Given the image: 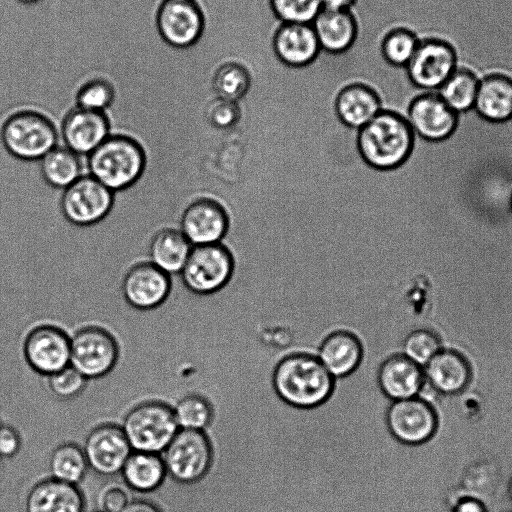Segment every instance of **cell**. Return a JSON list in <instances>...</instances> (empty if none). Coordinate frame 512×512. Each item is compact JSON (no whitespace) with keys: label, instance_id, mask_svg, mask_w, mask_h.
Segmentation results:
<instances>
[{"label":"cell","instance_id":"cell-10","mask_svg":"<svg viewBox=\"0 0 512 512\" xmlns=\"http://www.w3.org/2000/svg\"><path fill=\"white\" fill-rule=\"evenodd\" d=\"M114 200V192L87 173L63 190L60 210L71 224L88 227L110 213Z\"/></svg>","mask_w":512,"mask_h":512},{"label":"cell","instance_id":"cell-7","mask_svg":"<svg viewBox=\"0 0 512 512\" xmlns=\"http://www.w3.org/2000/svg\"><path fill=\"white\" fill-rule=\"evenodd\" d=\"M234 268V256L223 243L197 245L192 247L179 275L191 293L211 296L228 285Z\"/></svg>","mask_w":512,"mask_h":512},{"label":"cell","instance_id":"cell-11","mask_svg":"<svg viewBox=\"0 0 512 512\" xmlns=\"http://www.w3.org/2000/svg\"><path fill=\"white\" fill-rule=\"evenodd\" d=\"M79 445L84 451L89 469L103 478L119 476L132 452L121 426L112 422L93 426Z\"/></svg>","mask_w":512,"mask_h":512},{"label":"cell","instance_id":"cell-48","mask_svg":"<svg viewBox=\"0 0 512 512\" xmlns=\"http://www.w3.org/2000/svg\"><path fill=\"white\" fill-rule=\"evenodd\" d=\"M504 512H512V508H510V509H508V510H506Z\"/></svg>","mask_w":512,"mask_h":512},{"label":"cell","instance_id":"cell-49","mask_svg":"<svg viewBox=\"0 0 512 512\" xmlns=\"http://www.w3.org/2000/svg\"><path fill=\"white\" fill-rule=\"evenodd\" d=\"M511 209H512V197H511Z\"/></svg>","mask_w":512,"mask_h":512},{"label":"cell","instance_id":"cell-47","mask_svg":"<svg viewBox=\"0 0 512 512\" xmlns=\"http://www.w3.org/2000/svg\"><path fill=\"white\" fill-rule=\"evenodd\" d=\"M90 512H102V511L96 509V510H93V511H90Z\"/></svg>","mask_w":512,"mask_h":512},{"label":"cell","instance_id":"cell-17","mask_svg":"<svg viewBox=\"0 0 512 512\" xmlns=\"http://www.w3.org/2000/svg\"><path fill=\"white\" fill-rule=\"evenodd\" d=\"M457 115L437 92H422L410 102L406 119L421 138L441 141L454 131Z\"/></svg>","mask_w":512,"mask_h":512},{"label":"cell","instance_id":"cell-35","mask_svg":"<svg viewBox=\"0 0 512 512\" xmlns=\"http://www.w3.org/2000/svg\"><path fill=\"white\" fill-rule=\"evenodd\" d=\"M442 349L439 337L427 329L410 332L402 344V354L422 368Z\"/></svg>","mask_w":512,"mask_h":512},{"label":"cell","instance_id":"cell-36","mask_svg":"<svg viewBox=\"0 0 512 512\" xmlns=\"http://www.w3.org/2000/svg\"><path fill=\"white\" fill-rule=\"evenodd\" d=\"M115 90L112 84L102 78H94L83 83L76 93V106L79 108L105 112L114 102Z\"/></svg>","mask_w":512,"mask_h":512},{"label":"cell","instance_id":"cell-20","mask_svg":"<svg viewBox=\"0 0 512 512\" xmlns=\"http://www.w3.org/2000/svg\"><path fill=\"white\" fill-rule=\"evenodd\" d=\"M424 385L438 395L451 397L463 392L471 381V368L458 352L442 348L424 367Z\"/></svg>","mask_w":512,"mask_h":512},{"label":"cell","instance_id":"cell-22","mask_svg":"<svg viewBox=\"0 0 512 512\" xmlns=\"http://www.w3.org/2000/svg\"><path fill=\"white\" fill-rule=\"evenodd\" d=\"M334 108L342 124L358 131L383 109V102L372 87L364 83H352L338 92Z\"/></svg>","mask_w":512,"mask_h":512},{"label":"cell","instance_id":"cell-50","mask_svg":"<svg viewBox=\"0 0 512 512\" xmlns=\"http://www.w3.org/2000/svg\"><path fill=\"white\" fill-rule=\"evenodd\" d=\"M0 478H1V467H0Z\"/></svg>","mask_w":512,"mask_h":512},{"label":"cell","instance_id":"cell-37","mask_svg":"<svg viewBox=\"0 0 512 512\" xmlns=\"http://www.w3.org/2000/svg\"><path fill=\"white\" fill-rule=\"evenodd\" d=\"M269 4L282 23L312 24L322 9L320 0H269Z\"/></svg>","mask_w":512,"mask_h":512},{"label":"cell","instance_id":"cell-3","mask_svg":"<svg viewBox=\"0 0 512 512\" xmlns=\"http://www.w3.org/2000/svg\"><path fill=\"white\" fill-rule=\"evenodd\" d=\"M334 378L315 356L293 355L275 369L273 383L286 403L309 408L323 403L330 395Z\"/></svg>","mask_w":512,"mask_h":512},{"label":"cell","instance_id":"cell-6","mask_svg":"<svg viewBox=\"0 0 512 512\" xmlns=\"http://www.w3.org/2000/svg\"><path fill=\"white\" fill-rule=\"evenodd\" d=\"M70 335V365L88 380L109 374L119 358L115 336L104 326L87 322L74 329L64 328Z\"/></svg>","mask_w":512,"mask_h":512},{"label":"cell","instance_id":"cell-28","mask_svg":"<svg viewBox=\"0 0 512 512\" xmlns=\"http://www.w3.org/2000/svg\"><path fill=\"white\" fill-rule=\"evenodd\" d=\"M359 341L350 333L335 332L321 345L317 358L333 378L353 372L361 359Z\"/></svg>","mask_w":512,"mask_h":512},{"label":"cell","instance_id":"cell-2","mask_svg":"<svg viewBox=\"0 0 512 512\" xmlns=\"http://www.w3.org/2000/svg\"><path fill=\"white\" fill-rule=\"evenodd\" d=\"M147 164L142 144L126 134H110L87 156L88 174L111 191L133 186L143 175Z\"/></svg>","mask_w":512,"mask_h":512},{"label":"cell","instance_id":"cell-9","mask_svg":"<svg viewBox=\"0 0 512 512\" xmlns=\"http://www.w3.org/2000/svg\"><path fill=\"white\" fill-rule=\"evenodd\" d=\"M167 476L180 484L202 479L212 461V449L204 431L179 429L160 454Z\"/></svg>","mask_w":512,"mask_h":512},{"label":"cell","instance_id":"cell-34","mask_svg":"<svg viewBox=\"0 0 512 512\" xmlns=\"http://www.w3.org/2000/svg\"><path fill=\"white\" fill-rule=\"evenodd\" d=\"M212 85L218 98L239 102L250 89L251 76L245 66L228 62L216 70Z\"/></svg>","mask_w":512,"mask_h":512},{"label":"cell","instance_id":"cell-29","mask_svg":"<svg viewBox=\"0 0 512 512\" xmlns=\"http://www.w3.org/2000/svg\"><path fill=\"white\" fill-rule=\"evenodd\" d=\"M89 471L84 451L78 443L61 442L48 454L46 473L55 480L80 485Z\"/></svg>","mask_w":512,"mask_h":512},{"label":"cell","instance_id":"cell-42","mask_svg":"<svg viewBox=\"0 0 512 512\" xmlns=\"http://www.w3.org/2000/svg\"><path fill=\"white\" fill-rule=\"evenodd\" d=\"M123 512H164V509L149 498L133 495V499Z\"/></svg>","mask_w":512,"mask_h":512},{"label":"cell","instance_id":"cell-44","mask_svg":"<svg viewBox=\"0 0 512 512\" xmlns=\"http://www.w3.org/2000/svg\"><path fill=\"white\" fill-rule=\"evenodd\" d=\"M322 8L331 10H350L357 0H320Z\"/></svg>","mask_w":512,"mask_h":512},{"label":"cell","instance_id":"cell-33","mask_svg":"<svg viewBox=\"0 0 512 512\" xmlns=\"http://www.w3.org/2000/svg\"><path fill=\"white\" fill-rule=\"evenodd\" d=\"M420 39L405 27H392L380 42V52L387 65L405 68L413 57Z\"/></svg>","mask_w":512,"mask_h":512},{"label":"cell","instance_id":"cell-14","mask_svg":"<svg viewBox=\"0 0 512 512\" xmlns=\"http://www.w3.org/2000/svg\"><path fill=\"white\" fill-rule=\"evenodd\" d=\"M171 289V276L150 261L131 266L121 284L125 302L137 311H152L161 307L169 298Z\"/></svg>","mask_w":512,"mask_h":512},{"label":"cell","instance_id":"cell-43","mask_svg":"<svg viewBox=\"0 0 512 512\" xmlns=\"http://www.w3.org/2000/svg\"><path fill=\"white\" fill-rule=\"evenodd\" d=\"M449 512H489L484 503L473 497H461L453 503Z\"/></svg>","mask_w":512,"mask_h":512},{"label":"cell","instance_id":"cell-38","mask_svg":"<svg viewBox=\"0 0 512 512\" xmlns=\"http://www.w3.org/2000/svg\"><path fill=\"white\" fill-rule=\"evenodd\" d=\"M47 391L55 398L60 400L74 399L85 390L88 379L84 377L71 365L64 369L44 376Z\"/></svg>","mask_w":512,"mask_h":512},{"label":"cell","instance_id":"cell-27","mask_svg":"<svg viewBox=\"0 0 512 512\" xmlns=\"http://www.w3.org/2000/svg\"><path fill=\"white\" fill-rule=\"evenodd\" d=\"M193 245L179 228L158 230L149 244V261L168 275L180 274Z\"/></svg>","mask_w":512,"mask_h":512},{"label":"cell","instance_id":"cell-21","mask_svg":"<svg viewBox=\"0 0 512 512\" xmlns=\"http://www.w3.org/2000/svg\"><path fill=\"white\" fill-rule=\"evenodd\" d=\"M272 45L276 57L293 68L310 65L321 51L312 24L282 23L273 35Z\"/></svg>","mask_w":512,"mask_h":512},{"label":"cell","instance_id":"cell-25","mask_svg":"<svg viewBox=\"0 0 512 512\" xmlns=\"http://www.w3.org/2000/svg\"><path fill=\"white\" fill-rule=\"evenodd\" d=\"M474 110L491 122H503L512 118V79L500 73L481 77Z\"/></svg>","mask_w":512,"mask_h":512},{"label":"cell","instance_id":"cell-39","mask_svg":"<svg viewBox=\"0 0 512 512\" xmlns=\"http://www.w3.org/2000/svg\"><path fill=\"white\" fill-rule=\"evenodd\" d=\"M115 478H107L96 494L98 510L102 512H123L133 499L132 491Z\"/></svg>","mask_w":512,"mask_h":512},{"label":"cell","instance_id":"cell-18","mask_svg":"<svg viewBox=\"0 0 512 512\" xmlns=\"http://www.w3.org/2000/svg\"><path fill=\"white\" fill-rule=\"evenodd\" d=\"M60 134L65 147L88 156L111 134L110 119L106 112L76 106L64 116Z\"/></svg>","mask_w":512,"mask_h":512},{"label":"cell","instance_id":"cell-19","mask_svg":"<svg viewBox=\"0 0 512 512\" xmlns=\"http://www.w3.org/2000/svg\"><path fill=\"white\" fill-rule=\"evenodd\" d=\"M86 499L82 488L42 477L34 481L25 496V512H85Z\"/></svg>","mask_w":512,"mask_h":512},{"label":"cell","instance_id":"cell-15","mask_svg":"<svg viewBox=\"0 0 512 512\" xmlns=\"http://www.w3.org/2000/svg\"><path fill=\"white\" fill-rule=\"evenodd\" d=\"M438 420L433 407L419 396L393 401L387 425L393 437L407 445H419L434 435Z\"/></svg>","mask_w":512,"mask_h":512},{"label":"cell","instance_id":"cell-16","mask_svg":"<svg viewBox=\"0 0 512 512\" xmlns=\"http://www.w3.org/2000/svg\"><path fill=\"white\" fill-rule=\"evenodd\" d=\"M179 224L193 246L221 243L229 230V215L217 200L200 197L185 207Z\"/></svg>","mask_w":512,"mask_h":512},{"label":"cell","instance_id":"cell-23","mask_svg":"<svg viewBox=\"0 0 512 512\" xmlns=\"http://www.w3.org/2000/svg\"><path fill=\"white\" fill-rule=\"evenodd\" d=\"M312 27L321 50L330 54H342L354 44L358 34L357 20L350 10L322 8Z\"/></svg>","mask_w":512,"mask_h":512},{"label":"cell","instance_id":"cell-8","mask_svg":"<svg viewBox=\"0 0 512 512\" xmlns=\"http://www.w3.org/2000/svg\"><path fill=\"white\" fill-rule=\"evenodd\" d=\"M21 335L24 360L35 373L49 376L70 365V335L62 326L40 321Z\"/></svg>","mask_w":512,"mask_h":512},{"label":"cell","instance_id":"cell-5","mask_svg":"<svg viewBox=\"0 0 512 512\" xmlns=\"http://www.w3.org/2000/svg\"><path fill=\"white\" fill-rule=\"evenodd\" d=\"M0 138L6 151L24 161L41 160L58 145L59 133L53 121L35 110H21L3 122Z\"/></svg>","mask_w":512,"mask_h":512},{"label":"cell","instance_id":"cell-45","mask_svg":"<svg viewBox=\"0 0 512 512\" xmlns=\"http://www.w3.org/2000/svg\"><path fill=\"white\" fill-rule=\"evenodd\" d=\"M507 499L510 506L512 507V477L510 478L507 486Z\"/></svg>","mask_w":512,"mask_h":512},{"label":"cell","instance_id":"cell-1","mask_svg":"<svg viewBox=\"0 0 512 512\" xmlns=\"http://www.w3.org/2000/svg\"><path fill=\"white\" fill-rule=\"evenodd\" d=\"M414 133L407 119L382 109L357 132V150L374 170L388 172L401 166L411 153Z\"/></svg>","mask_w":512,"mask_h":512},{"label":"cell","instance_id":"cell-40","mask_svg":"<svg viewBox=\"0 0 512 512\" xmlns=\"http://www.w3.org/2000/svg\"><path fill=\"white\" fill-rule=\"evenodd\" d=\"M241 110L238 102L216 98L205 110L208 123L216 129L225 130L233 127L240 119Z\"/></svg>","mask_w":512,"mask_h":512},{"label":"cell","instance_id":"cell-24","mask_svg":"<svg viewBox=\"0 0 512 512\" xmlns=\"http://www.w3.org/2000/svg\"><path fill=\"white\" fill-rule=\"evenodd\" d=\"M379 386L392 401L418 396L423 384V368L403 354L388 358L378 375Z\"/></svg>","mask_w":512,"mask_h":512},{"label":"cell","instance_id":"cell-26","mask_svg":"<svg viewBox=\"0 0 512 512\" xmlns=\"http://www.w3.org/2000/svg\"><path fill=\"white\" fill-rule=\"evenodd\" d=\"M119 477L133 494H150L162 486L167 472L160 454L132 451Z\"/></svg>","mask_w":512,"mask_h":512},{"label":"cell","instance_id":"cell-30","mask_svg":"<svg viewBox=\"0 0 512 512\" xmlns=\"http://www.w3.org/2000/svg\"><path fill=\"white\" fill-rule=\"evenodd\" d=\"M40 173L47 185L64 190L84 174L81 156L57 145L40 160Z\"/></svg>","mask_w":512,"mask_h":512},{"label":"cell","instance_id":"cell-13","mask_svg":"<svg viewBox=\"0 0 512 512\" xmlns=\"http://www.w3.org/2000/svg\"><path fill=\"white\" fill-rule=\"evenodd\" d=\"M156 24L166 43L187 48L202 36L205 18L195 0H163L157 10Z\"/></svg>","mask_w":512,"mask_h":512},{"label":"cell","instance_id":"cell-31","mask_svg":"<svg viewBox=\"0 0 512 512\" xmlns=\"http://www.w3.org/2000/svg\"><path fill=\"white\" fill-rule=\"evenodd\" d=\"M479 80L470 69L457 67L437 93L453 111L465 112L474 108Z\"/></svg>","mask_w":512,"mask_h":512},{"label":"cell","instance_id":"cell-41","mask_svg":"<svg viewBox=\"0 0 512 512\" xmlns=\"http://www.w3.org/2000/svg\"><path fill=\"white\" fill-rule=\"evenodd\" d=\"M22 446L20 432L12 424L0 422V459H15L20 454Z\"/></svg>","mask_w":512,"mask_h":512},{"label":"cell","instance_id":"cell-46","mask_svg":"<svg viewBox=\"0 0 512 512\" xmlns=\"http://www.w3.org/2000/svg\"><path fill=\"white\" fill-rule=\"evenodd\" d=\"M18 1H20V2H22V3H28V4H29V3H35V2H38L39 0H18Z\"/></svg>","mask_w":512,"mask_h":512},{"label":"cell","instance_id":"cell-12","mask_svg":"<svg viewBox=\"0 0 512 512\" xmlns=\"http://www.w3.org/2000/svg\"><path fill=\"white\" fill-rule=\"evenodd\" d=\"M457 67V55L451 44L437 38H423L405 72L420 92H437Z\"/></svg>","mask_w":512,"mask_h":512},{"label":"cell","instance_id":"cell-32","mask_svg":"<svg viewBox=\"0 0 512 512\" xmlns=\"http://www.w3.org/2000/svg\"><path fill=\"white\" fill-rule=\"evenodd\" d=\"M168 403L173 408L180 429L204 431L212 420L213 411L210 403L197 393L181 394Z\"/></svg>","mask_w":512,"mask_h":512},{"label":"cell","instance_id":"cell-4","mask_svg":"<svg viewBox=\"0 0 512 512\" xmlns=\"http://www.w3.org/2000/svg\"><path fill=\"white\" fill-rule=\"evenodd\" d=\"M132 451L161 454L180 429L172 406L163 400L133 403L118 417Z\"/></svg>","mask_w":512,"mask_h":512}]
</instances>
